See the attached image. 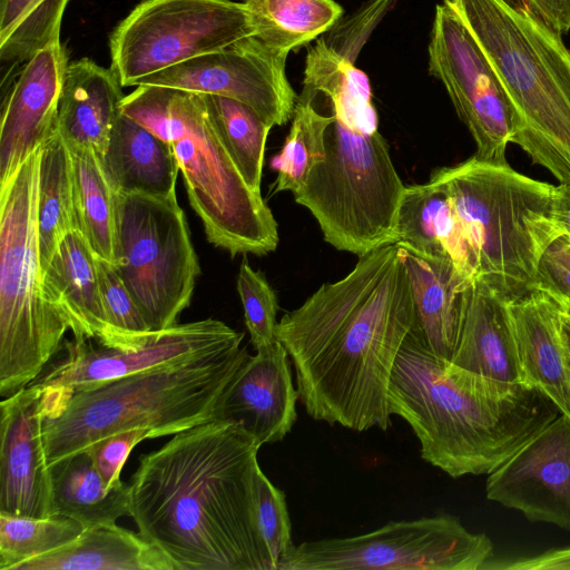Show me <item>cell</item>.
Segmentation results:
<instances>
[{"label":"cell","instance_id":"6da1fadb","mask_svg":"<svg viewBox=\"0 0 570 570\" xmlns=\"http://www.w3.org/2000/svg\"><path fill=\"white\" fill-rule=\"evenodd\" d=\"M414 324L411 283L395 243L360 256L345 277L285 313L276 335L307 414L357 432L386 431L391 374Z\"/></svg>","mask_w":570,"mask_h":570},{"label":"cell","instance_id":"7a4b0ae2","mask_svg":"<svg viewBox=\"0 0 570 570\" xmlns=\"http://www.w3.org/2000/svg\"><path fill=\"white\" fill-rule=\"evenodd\" d=\"M261 445L212 420L139 460L129 484L138 533L176 570H273L255 520Z\"/></svg>","mask_w":570,"mask_h":570},{"label":"cell","instance_id":"3957f363","mask_svg":"<svg viewBox=\"0 0 570 570\" xmlns=\"http://www.w3.org/2000/svg\"><path fill=\"white\" fill-rule=\"evenodd\" d=\"M387 409L412 428L422 459L452 478L491 473L561 414L537 389L438 356L414 326L396 356Z\"/></svg>","mask_w":570,"mask_h":570},{"label":"cell","instance_id":"277c9868","mask_svg":"<svg viewBox=\"0 0 570 570\" xmlns=\"http://www.w3.org/2000/svg\"><path fill=\"white\" fill-rule=\"evenodd\" d=\"M248 356L239 346L101 384L45 387L48 465L122 431L146 429L155 439L212 421L219 397Z\"/></svg>","mask_w":570,"mask_h":570},{"label":"cell","instance_id":"5b68a950","mask_svg":"<svg viewBox=\"0 0 570 570\" xmlns=\"http://www.w3.org/2000/svg\"><path fill=\"white\" fill-rule=\"evenodd\" d=\"M462 19L512 106V142L570 185V50L511 0H443Z\"/></svg>","mask_w":570,"mask_h":570},{"label":"cell","instance_id":"8992f818","mask_svg":"<svg viewBox=\"0 0 570 570\" xmlns=\"http://www.w3.org/2000/svg\"><path fill=\"white\" fill-rule=\"evenodd\" d=\"M120 111L171 146L209 243L232 256L276 249L277 223L219 139L202 94L140 85L122 98Z\"/></svg>","mask_w":570,"mask_h":570},{"label":"cell","instance_id":"52a82bcc","mask_svg":"<svg viewBox=\"0 0 570 570\" xmlns=\"http://www.w3.org/2000/svg\"><path fill=\"white\" fill-rule=\"evenodd\" d=\"M472 250L476 281L514 299L538 286L539 262L561 236L553 216L556 186L475 156L436 169Z\"/></svg>","mask_w":570,"mask_h":570},{"label":"cell","instance_id":"ba28073f","mask_svg":"<svg viewBox=\"0 0 570 570\" xmlns=\"http://www.w3.org/2000/svg\"><path fill=\"white\" fill-rule=\"evenodd\" d=\"M41 148V147H40ZM40 148L0 184V395L29 385L70 323L45 293L38 240Z\"/></svg>","mask_w":570,"mask_h":570},{"label":"cell","instance_id":"9c48e42d","mask_svg":"<svg viewBox=\"0 0 570 570\" xmlns=\"http://www.w3.org/2000/svg\"><path fill=\"white\" fill-rule=\"evenodd\" d=\"M404 190L379 129L334 118L325 135L324 160L293 195L315 217L330 245L362 256L394 244Z\"/></svg>","mask_w":570,"mask_h":570},{"label":"cell","instance_id":"30bf717a","mask_svg":"<svg viewBox=\"0 0 570 570\" xmlns=\"http://www.w3.org/2000/svg\"><path fill=\"white\" fill-rule=\"evenodd\" d=\"M117 273L151 332L177 324L200 273L177 196L116 193Z\"/></svg>","mask_w":570,"mask_h":570},{"label":"cell","instance_id":"8fae6325","mask_svg":"<svg viewBox=\"0 0 570 570\" xmlns=\"http://www.w3.org/2000/svg\"><path fill=\"white\" fill-rule=\"evenodd\" d=\"M254 35L244 2L142 0L110 35V69L122 87L138 86L150 75Z\"/></svg>","mask_w":570,"mask_h":570},{"label":"cell","instance_id":"7c38bea8","mask_svg":"<svg viewBox=\"0 0 570 570\" xmlns=\"http://www.w3.org/2000/svg\"><path fill=\"white\" fill-rule=\"evenodd\" d=\"M493 544L468 531L450 514L391 521L354 537L295 546L278 570H480L492 560Z\"/></svg>","mask_w":570,"mask_h":570},{"label":"cell","instance_id":"4fadbf2b","mask_svg":"<svg viewBox=\"0 0 570 570\" xmlns=\"http://www.w3.org/2000/svg\"><path fill=\"white\" fill-rule=\"evenodd\" d=\"M429 72L440 80L475 141V157L508 163L515 118L504 89L484 52L446 3L435 7L429 42Z\"/></svg>","mask_w":570,"mask_h":570},{"label":"cell","instance_id":"5bb4252c","mask_svg":"<svg viewBox=\"0 0 570 570\" xmlns=\"http://www.w3.org/2000/svg\"><path fill=\"white\" fill-rule=\"evenodd\" d=\"M287 56L255 36L227 48L191 58L141 79L138 83L218 95L253 108L267 124L292 119L297 95L287 79Z\"/></svg>","mask_w":570,"mask_h":570},{"label":"cell","instance_id":"9a60e30c","mask_svg":"<svg viewBox=\"0 0 570 570\" xmlns=\"http://www.w3.org/2000/svg\"><path fill=\"white\" fill-rule=\"evenodd\" d=\"M243 332L206 318L160 331L147 344L132 348L95 346L89 341H65L66 354L30 384L78 389L101 384L160 365L183 362L242 346Z\"/></svg>","mask_w":570,"mask_h":570},{"label":"cell","instance_id":"2e32d148","mask_svg":"<svg viewBox=\"0 0 570 570\" xmlns=\"http://www.w3.org/2000/svg\"><path fill=\"white\" fill-rule=\"evenodd\" d=\"M489 500L570 531V416L560 414L489 473Z\"/></svg>","mask_w":570,"mask_h":570},{"label":"cell","instance_id":"e0dca14e","mask_svg":"<svg viewBox=\"0 0 570 570\" xmlns=\"http://www.w3.org/2000/svg\"><path fill=\"white\" fill-rule=\"evenodd\" d=\"M46 389L29 384L0 404V513L53 515L52 479L43 440Z\"/></svg>","mask_w":570,"mask_h":570},{"label":"cell","instance_id":"ac0fdd59","mask_svg":"<svg viewBox=\"0 0 570 570\" xmlns=\"http://www.w3.org/2000/svg\"><path fill=\"white\" fill-rule=\"evenodd\" d=\"M67 53L60 40L27 61L2 102L0 184L56 131Z\"/></svg>","mask_w":570,"mask_h":570},{"label":"cell","instance_id":"d6986e66","mask_svg":"<svg viewBox=\"0 0 570 570\" xmlns=\"http://www.w3.org/2000/svg\"><path fill=\"white\" fill-rule=\"evenodd\" d=\"M288 357L278 340L249 355L219 397L213 420L240 426L261 446L282 441L297 420Z\"/></svg>","mask_w":570,"mask_h":570},{"label":"cell","instance_id":"ffe728a7","mask_svg":"<svg viewBox=\"0 0 570 570\" xmlns=\"http://www.w3.org/2000/svg\"><path fill=\"white\" fill-rule=\"evenodd\" d=\"M508 304L522 384L542 392L570 416V357L561 298L537 286Z\"/></svg>","mask_w":570,"mask_h":570},{"label":"cell","instance_id":"44dd1931","mask_svg":"<svg viewBox=\"0 0 570 570\" xmlns=\"http://www.w3.org/2000/svg\"><path fill=\"white\" fill-rule=\"evenodd\" d=\"M49 302L69 321L76 341L115 347L99 289L96 255L82 233H68L41 271Z\"/></svg>","mask_w":570,"mask_h":570},{"label":"cell","instance_id":"7402d4cb","mask_svg":"<svg viewBox=\"0 0 570 570\" xmlns=\"http://www.w3.org/2000/svg\"><path fill=\"white\" fill-rule=\"evenodd\" d=\"M405 265L415 307L414 328L429 348L451 361L460 337L464 292L471 283L446 256L395 243Z\"/></svg>","mask_w":570,"mask_h":570},{"label":"cell","instance_id":"603a6c76","mask_svg":"<svg viewBox=\"0 0 570 570\" xmlns=\"http://www.w3.org/2000/svg\"><path fill=\"white\" fill-rule=\"evenodd\" d=\"M451 362L479 375L522 384L508 299L480 281L465 288L463 321Z\"/></svg>","mask_w":570,"mask_h":570},{"label":"cell","instance_id":"cb8c5ba5","mask_svg":"<svg viewBox=\"0 0 570 570\" xmlns=\"http://www.w3.org/2000/svg\"><path fill=\"white\" fill-rule=\"evenodd\" d=\"M117 76L89 58L68 63L57 131L67 146L89 147L101 158L125 97Z\"/></svg>","mask_w":570,"mask_h":570},{"label":"cell","instance_id":"d4e9b609","mask_svg":"<svg viewBox=\"0 0 570 570\" xmlns=\"http://www.w3.org/2000/svg\"><path fill=\"white\" fill-rule=\"evenodd\" d=\"M393 243L420 253L449 257L468 281L476 279L475 261L461 222L443 188L432 178L405 186Z\"/></svg>","mask_w":570,"mask_h":570},{"label":"cell","instance_id":"484cf974","mask_svg":"<svg viewBox=\"0 0 570 570\" xmlns=\"http://www.w3.org/2000/svg\"><path fill=\"white\" fill-rule=\"evenodd\" d=\"M100 160L116 193L176 195L179 167L171 146L121 111Z\"/></svg>","mask_w":570,"mask_h":570},{"label":"cell","instance_id":"4316f807","mask_svg":"<svg viewBox=\"0 0 570 570\" xmlns=\"http://www.w3.org/2000/svg\"><path fill=\"white\" fill-rule=\"evenodd\" d=\"M16 570H176L173 561L139 533L115 524L85 529L73 541Z\"/></svg>","mask_w":570,"mask_h":570},{"label":"cell","instance_id":"83f0119b","mask_svg":"<svg viewBox=\"0 0 570 570\" xmlns=\"http://www.w3.org/2000/svg\"><path fill=\"white\" fill-rule=\"evenodd\" d=\"M49 469L53 515L71 518L85 529L115 524L120 517L130 515L129 484L108 487L88 451L67 456Z\"/></svg>","mask_w":570,"mask_h":570},{"label":"cell","instance_id":"f1b7e54d","mask_svg":"<svg viewBox=\"0 0 570 570\" xmlns=\"http://www.w3.org/2000/svg\"><path fill=\"white\" fill-rule=\"evenodd\" d=\"M255 37L288 56L333 28L343 16L334 0H244Z\"/></svg>","mask_w":570,"mask_h":570},{"label":"cell","instance_id":"f546056e","mask_svg":"<svg viewBox=\"0 0 570 570\" xmlns=\"http://www.w3.org/2000/svg\"><path fill=\"white\" fill-rule=\"evenodd\" d=\"M78 229L69 148L56 131L40 148L38 240L41 271L62 238Z\"/></svg>","mask_w":570,"mask_h":570},{"label":"cell","instance_id":"4dcf8cb0","mask_svg":"<svg viewBox=\"0 0 570 570\" xmlns=\"http://www.w3.org/2000/svg\"><path fill=\"white\" fill-rule=\"evenodd\" d=\"M78 230L95 255L117 259L116 191L101 160L89 147H69Z\"/></svg>","mask_w":570,"mask_h":570},{"label":"cell","instance_id":"1f68e13d","mask_svg":"<svg viewBox=\"0 0 570 570\" xmlns=\"http://www.w3.org/2000/svg\"><path fill=\"white\" fill-rule=\"evenodd\" d=\"M202 95L212 124L244 180L261 194L265 145L273 126L238 100Z\"/></svg>","mask_w":570,"mask_h":570},{"label":"cell","instance_id":"d6a6232c","mask_svg":"<svg viewBox=\"0 0 570 570\" xmlns=\"http://www.w3.org/2000/svg\"><path fill=\"white\" fill-rule=\"evenodd\" d=\"M333 115L321 112L313 94L302 89L297 96L289 132L281 151L272 159L277 171L274 191L295 193L312 168L325 158V135Z\"/></svg>","mask_w":570,"mask_h":570},{"label":"cell","instance_id":"836d02e7","mask_svg":"<svg viewBox=\"0 0 570 570\" xmlns=\"http://www.w3.org/2000/svg\"><path fill=\"white\" fill-rule=\"evenodd\" d=\"M85 528L63 515L13 517L0 513V570L16 568L73 541Z\"/></svg>","mask_w":570,"mask_h":570},{"label":"cell","instance_id":"e575fe53","mask_svg":"<svg viewBox=\"0 0 570 570\" xmlns=\"http://www.w3.org/2000/svg\"><path fill=\"white\" fill-rule=\"evenodd\" d=\"M96 265L105 313L115 337L114 348L147 344L158 332L149 328L115 265L98 256Z\"/></svg>","mask_w":570,"mask_h":570},{"label":"cell","instance_id":"d590c367","mask_svg":"<svg viewBox=\"0 0 570 570\" xmlns=\"http://www.w3.org/2000/svg\"><path fill=\"white\" fill-rule=\"evenodd\" d=\"M255 520L261 539L271 559L273 570L291 553L295 544L284 492L264 474L261 466L255 474Z\"/></svg>","mask_w":570,"mask_h":570},{"label":"cell","instance_id":"8d00e7d4","mask_svg":"<svg viewBox=\"0 0 570 570\" xmlns=\"http://www.w3.org/2000/svg\"><path fill=\"white\" fill-rule=\"evenodd\" d=\"M237 292L254 348L257 351L275 343L279 308L276 294L265 276L254 271L246 258L238 271Z\"/></svg>","mask_w":570,"mask_h":570},{"label":"cell","instance_id":"74e56055","mask_svg":"<svg viewBox=\"0 0 570 570\" xmlns=\"http://www.w3.org/2000/svg\"><path fill=\"white\" fill-rule=\"evenodd\" d=\"M146 439H151L148 430H128L109 435L85 451L89 452L106 484L112 488L121 483L120 472L131 450Z\"/></svg>","mask_w":570,"mask_h":570},{"label":"cell","instance_id":"f35d334b","mask_svg":"<svg viewBox=\"0 0 570 570\" xmlns=\"http://www.w3.org/2000/svg\"><path fill=\"white\" fill-rule=\"evenodd\" d=\"M538 286L570 301L569 236H559L544 250L538 267Z\"/></svg>","mask_w":570,"mask_h":570},{"label":"cell","instance_id":"ab89813d","mask_svg":"<svg viewBox=\"0 0 570 570\" xmlns=\"http://www.w3.org/2000/svg\"><path fill=\"white\" fill-rule=\"evenodd\" d=\"M485 569L502 570H570V547L546 551L538 556L500 562L490 561Z\"/></svg>","mask_w":570,"mask_h":570},{"label":"cell","instance_id":"60d3db41","mask_svg":"<svg viewBox=\"0 0 570 570\" xmlns=\"http://www.w3.org/2000/svg\"><path fill=\"white\" fill-rule=\"evenodd\" d=\"M560 35L570 30V0H515Z\"/></svg>","mask_w":570,"mask_h":570},{"label":"cell","instance_id":"b9f144b4","mask_svg":"<svg viewBox=\"0 0 570 570\" xmlns=\"http://www.w3.org/2000/svg\"><path fill=\"white\" fill-rule=\"evenodd\" d=\"M33 0H0V40H3L22 18Z\"/></svg>","mask_w":570,"mask_h":570},{"label":"cell","instance_id":"7bdbcfd3","mask_svg":"<svg viewBox=\"0 0 570 570\" xmlns=\"http://www.w3.org/2000/svg\"><path fill=\"white\" fill-rule=\"evenodd\" d=\"M553 216L561 234L570 237V185L559 184L556 186Z\"/></svg>","mask_w":570,"mask_h":570},{"label":"cell","instance_id":"ee69618b","mask_svg":"<svg viewBox=\"0 0 570 570\" xmlns=\"http://www.w3.org/2000/svg\"><path fill=\"white\" fill-rule=\"evenodd\" d=\"M560 297V296H559ZM561 298L562 302V324L566 332L570 334V301Z\"/></svg>","mask_w":570,"mask_h":570},{"label":"cell","instance_id":"f6af8a7d","mask_svg":"<svg viewBox=\"0 0 570 570\" xmlns=\"http://www.w3.org/2000/svg\"><path fill=\"white\" fill-rule=\"evenodd\" d=\"M45 1H46V0H33V1L31 2V4L28 7V9L26 10V12H24V14L22 16V18L18 21V23H19L20 21H22L24 18H27L29 14H31L35 10H37V9H38V8H39V7L45 2ZM18 23H17V24H18ZM17 24H16V26H17ZM16 26H14V27H16ZM12 30H13V29H12ZM9 35H10V33H9ZM9 35H8V36H9ZM8 36H7V37H8ZM7 37H6V38H7Z\"/></svg>","mask_w":570,"mask_h":570},{"label":"cell","instance_id":"bcb514c9","mask_svg":"<svg viewBox=\"0 0 570 570\" xmlns=\"http://www.w3.org/2000/svg\"><path fill=\"white\" fill-rule=\"evenodd\" d=\"M563 332H564L566 344H567V348H568V353H569V357H570V334L568 332H566L564 328H563Z\"/></svg>","mask_w":570,"mask_h":570}]
</instances>
